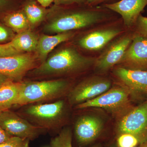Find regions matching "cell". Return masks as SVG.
<instances>
[{
  "label": "cell",
  "mask_w": 147,
  "mask_h": 147,
  "mask_svg": "<svg viewBox=\"0 0 147 147\" xmlns=\"http://www.w3.org/2000/svg\"><path fill=\"white\" fill-rule=\"evenodd\" d=\"M96 59L85 57L71 47L59 50L28 74L35 79L59 77L82 72L94 65Z\"/></svg>",
  "instance_id": "cell-1"
},
{
  "label": "cell",
  "mask_w": 147,
  "mask_h": 147,
  "mask_svg": "<svg viewBox=\"0 0 147 147\" xmlns=\"http://www.w3.org/2000/svg\"><path fill=\"white\" fill-rule=\"evenodd\" d=\"M105 13L98 8H66L54 5L50 9L48 16L51 19L44 30L48 33L57 34L86 28L102 21Z\"/></svg>",
  "instance_id": "cell-2"
},
{
  "label": "cell",
  "mask_w": 147,
  "mask_h": 147,
  "mask_svg": "<svg viewBox=\"0 0 147 147\" xmlns=\"http://www.w3.org/2000/svg\"><path fill=\"white\" fill-rule=\"evenodd\" d=\"M72 88L69 81L64 79L22 81V87L15 105L21 107L53 102L67 96Z\"/></svg>",
  "instance_id": "cell-3"
},
{
  "label": "cell",
  "mask_w": 147,
  "mask_h": 147,
  "mask_svg": "<svg viewBox=\"0 0 147 147\" xmlns=\"http://www.w3.org/2000/svg\"><path fill=\"white\" fill-rule=\"evenodd\" d=\"M35 126L46 131H56L63 125L67 116V102L64 99L20 107L16 113Z\"/></svg>",
  "instance_id": "cell-4"
},
{
  "label": "cell",
  "mask_w": 147,
  "mask_h": 147,
  "mask_svg": "<svg viewBox=\"0 0 147 147\" xmlns=\"http://www.w3.org/2000/svg\"><path fill=\"white\" fill-rule=\"evenodd\" d=\"M135 93L137 92L126 86L116 87L93 99L76 105L75 108L77 109L101 108L112 113H120L125 109L127 110L131 109L128 108L130 107V97L132 94Z\"/></svg>",
  "instance_id": "cell-5"
},
{
  "label": "cell",
  "mask_w": 147,
  "mask_h": 147,
  "mask_svg": "<svg viewBox=\"0 0 147 147\" xmlns=\"http://www.w3.org/2000/svg\"><path fill=\"white\" fill-rule=\"evenodd\" d=\"M41 64L37 56L31 53L0 57V73L15 82H22L24 76Z\"/></svg>",
  "instance_id": "cell-6"
},
{
  "label": "cell",
  "mask_w": 147,
  "mask_h": 147,
  "mask_svg": "<svg viewBox=\"0 0 147 147\" xmlns=\"http://www.w3.org/2000/svg\"><path fill=\"white\" fill-rule=\"evenodd\" d=\"M0 125L11 136L30 141L34 140L46 131L44 129L32 124L9 109L0 113Z\"/></svg>",
  "instance_id": "cell-7"
},
{
  "label": "cell",
  "mask_w": 147,
  "mask_h": 147,
  "mask_svg": "<svg viewBox=\"0 0 147 147\" xmlns=\"http://www.w3.org/2000/svg\"><path fill=\"white\" fill-rule=\"evenodd\" d=\"M112 86L109 79L95 76L85 79L71 88L67 94L69 105H76L91 100L108 90Z\"/></svg>",
  "instance_id": "cell-8"
},
{
  "label": "cell",
  "mask_w": 147,
  "mask_h": 147,
  "mask_svg": "<svg viewBox=\"0 0 147 147\" xmlns=\"http://www.w3.org/2000/svg\"><path fill=\"white\" fill-rule=\"evenodd\" d=\"M117 134L129 133L144 142L147 139V99L127 111L117 126Z\"/></svg>",
  "instance_id": "cell-9"
},
{
  "label": "cell",
  "mask_w": 147,
  "mask_h": 147,
  "mask_svg": "<svg viewBox=\"0 0 147 147\" xmlns=\"http://www.w3.org/2000/svg\"><path fill=\"white\" fill-rule=\"evenodd\" d=\"M104 122L99 117L93 115H83L76 119L74 132L76 141L80 146L94 142L101 134Z\"/></svg>",
  "instance_id": "cell-10"
},
{
  "label": "cell",
  "mask_w": 147,
  "mask_h": 147,
  "mask_svg": "<svg viewBox=\"0 0 147 147\" xmlns=\"http://www.w3.org/2000/svg\"><path fill=\"white\" fill-rule=\"evenodd\" d=\"M134 38L132 33L120 38L110 44L96 60L94 65L98 71L105 72L119 63Z\"/></svg>",
  "instance_id": "cell-11"
},
{
  "label": "cell",
  "mask_w": 147,
  "mask_h": 147,
  "mask_svg": "<svg viewBox=\"0 0 147 147\" xmlns=\"http://www.w3.org/2000/svg\"><path fill=\"white\" fill-rule=\"evenodd\" d=\"M119 63L125 68L147 71V38L134 36Z\"/></svg>",
  "instance_id": "cell-12"
},
{
  "label": "cell",
  "mask_w": 147,
  "mask_h": 147,
  "mask_svg": "<svg viewBox=\"0 0 147 147\" xmlns=\"http://www.w3.org/2000/svg\"><path fill=\"white\" fill-rule=\"evenodd\" d=\"M147 6V0H121L117 2L106 4L104 7L119 13L127 28H132L137 19Z\"/></svg>",
  "instance_id": "cell-13"
},
{
  "label": "cell",
  "mask_w": 147,
  "mask_h": 147,
  "mask_svg": "<svg viewBox=\"0 0 147 147\" xmlns=\"http://www.w3.org/2000/svg\"><path fill=\"white\" fill-rule=\"evenodd\" d=\"M120 29L110 28L91 32L79 40L80 47L89 51L102 49L114 38L120 34Z\"/></svg>",
  "instance_id": "cell-14"
},
{
  "label": "cell",
  "mask_w": 147,
  "mask_h": 147,
  "mask_svg": "<svg viewBox=\"0 0 147 147\" xmlns=\"http://www.w3.org/2000/svg\"><path fill=\"white\" fill-rule=\"evenodd\" d=\"M114 72L131 90L141 94H147V71L119 67L116 68Z\"/></svg>",
  "instance_id": "cell-15"
},
{
  "label": "cell",
  "mask_w": 147,
  "mask_h": 147,
  "mask_svg": "<svg viewBox=\"0 0 147 147\" xmlns=\"http://www.w3.org/2000/svg\"><path fill=\"white\" fill-rule=\"evenodd\" d=\"M74 34L70 32L57 34L53 36L42 35L38 39L36 52L41 63L47 59V56L58 45L70 39Z\"/></svg>",
  "instance_id": "cell-16"
},
{
  "label": "cell",
  "mask_w": 147,
  "mask_h": 147,
  "mask_svg": "<svg viewBox=\"0 0 147 147\" xmlns=\"http://www.w3.org/2000/svg\"><path fill=\"white\" fill-rule=\"evenodd\" d=\"M39 38L30 29L20 32L9 42L11 46L20 53L36 51Z\"/></svg>",
  "instance_id": "cell-17"
},
{
  "label": "cell",
  "mask_w": 147,
  "mask_h": 147,
  "mask_svg": "<svg viewBox=\"0 0 147 147\" xmlns=\"http://www.w3.org/2000/svg\"><path fill=\"white\" fill-rule=\"evenodd\" d=\"M22 86V82L9 80L0 86V106L9 109L15 102Z\"/></svg>",
  "instance_id": "cell-18"
},
{
  "label": "cell",
  "mask_w": 147,
  "mask_h": 147,
  "mask_svg": "<svg viewBox=\"0 0 147 147\" xmlns=\"http://www.w3.org/2000/svg\"><path fill=\"white\" fill-rule=\"evenodd\" d=\"M22 9L26 15L30 26H35L42 22L50 12V9L43 7L35 0H25Z\"/></svg>",
  "instance_id": "cell-19"
},
{
  "label": "cell",
  "mask_w": 147,
  "mask_h": 147,
  "mask_svg": "<svg viewBox=\"0 0 147 147\" xmlns=\"http://www.w3.org/2000/svg\"><path fill=\"white\" fill-rule=\"evenodd\" d=\"M7 26L18 33L28 30L30 27L26 15L22 9L13 11L3 18Z\"/></svg>",
  "instance_id": "cell-20"
},
{
  "label": "cell",
  "mask_w": 147,
  "mask_h": 147,
  "mask_svg": "<svg viewBox=\"0 0 147 147\" xmlns=\"http://www.w3.org/2000/svg\"><path fill=\"white\" fill-rule=\"evenodd\" d=\"M72 131L69 127L63 129L59 134L52 139L51 147H73Z\"/></svg>",
  "instance_id": "cell-21"
},
{
  "label": "cell",
  "mask_w": 147,
  "mask_h": 147,
  "mask_svg": "<svg viewBox=\"0 0 147 147\" xmlns=\"http://www.w3.org/2000/svg\"><path fill=\"white\" fill-rule=\"evenodd\" d=\"M116 144L117 147H138L144 143L139 137L129 133L117 134Z\"/></svg>",
  "instance_id": "cell-22"
},
{
  "label": "cell",
  "mask_w": 147,
  "mask_h": 147,
  "mask_svg": "<svg viewBox=\"0 0 147 147\" xmlns=\"http://www.w3.org/2000/svg\"><path fill=\"white\" fill-rule=\"evenodd\" d=\"M132 28V33L134 37L139 36L147 38V17L140 14Z\"/></svg>",
  "instance_id": "cell-23"
},
{
  "label": "cell",
  "mask_w": 147,
  "mask_h": 147,
  "mask_svg": "<svg viewBox=\"0 0 147 147\" xmlns=\"http://www.w3.org/2000/svg\"><path fill=\"white\" fill-rule=\"evenodd\" d=\"M30 140L20 137H11L0 144V147H28Z\"/></svg>",
  "instance_id": "cell-24"
},
{
  "label": "cell",
  "mask_w": 147,
  "mask_h": 147,
  "mask_svg": "<svg viewBox=\"0 0 147 147\" xmlns=\"http://www.w3.org/2000/svg\"><path fill=\"white\" fill-rule=\"evenodd\" d=\"M22 53L14 49L9 42L7 44H0V57L14 56Z\"/></svg>",
  "instance_id": "cell-25"
},
{
  "label": "cell",
  "mask_w": 147,
  "mask_h": 147,
  "mask_svg": "<svg viewBox=\"0 0 147 147\" xmlns=\"http://www.w3.org/2000/svg\"><path fill=\"white\" fill-rule=\"evenodd\" d=\"M86 0H54V5L67 6L85 3Z\"/></svg>",
  "instance_id": "cell-26"
},
{
  "label": "cell",
  "mask_w": 147,
  "mask_h": 147,
  "mask_svg": "<svg viewBox=\"0 0 147 147\" xmlns=\"http://www.w3.org/2000/svg\"><path fill=\"white\" fill-rule=\"evenodd\" d=\"M16 3V0H0V11L10 9Z\"/></svg>",
  "instance_id": "cell-27"
},
{
  "label": "cell",
  "mask_w": 147,
  "mask_h": 147,
  "mask_svg": "<svg viewBox=\"0 0 147 147\" xmlns=\"http://www.w3.org/2000/svg\"><path fill=\"white\" fill-rule=\"evenodd\" d=\"M11 137L0 125V144L5 142Z\"/></svg>",
  "instance_id": "cell-28"
},
{
  "label": "cell",
  "mask_w": 147,
  "mask_h": 147,
  "mask_svg": "<svg viewBox=\"0 0 147 147\" xmlns=\"http://www.w3.org/2000/svg\"><path fill=\"white\" fill-rule=\"evenodd\" d=\"M8 32L4 27L0 26V42H3L7 39Z\"/></svg>",
  "instance_id": "cell-29"
},
{
  "label": "cell",
  "mask_w": 147,
  "mask_h": 147,
  "mask_svg": "<svg viewBox=\"0 0 147 147\" xmlns=\"http://www.w3.org/2000/svg\"><path fill=\"white\" fill-rule=\"evenodd\" d=\"M108 0H86L85 3L87 5L92 7Z\"/></svg>",
  "instance_id": "cell-30"
},
{
  "label": "cell",
  "mask_w": 147,
  "mask_h": 147,
  "mask_svg": "<svg viewBox=\"0 0 147 147\" xmlns=\"http://www.w3.org/2000/svg\"><path fill=\"white\" fill-rule=\"evenodd\" d=\"M54 0H36L43 7H47L54 2Z\"/></svg>",
  "instance_id": "cell-31"
},
{
  "label": "cell",
  "mask_w": 147,
  "mask_h": 147,
  "mask_svg": "<svg viewBox=\"0 0 147 147\" xmlns=\"http://www.w3.org/2000/svg\"><path fill=\"white\" fill-rule=\"evenodd\" d=\"M9 80H12L8 76L0 73V86L5 82H8Z\"/></svg>",
  "instance_id": "cell-32"
},
{
  "label": "cell",
  "mask_w": 147,
  "mask_h": 147,
  "mask_svg": "<svg viewBox=\"0 0 147 147\" xmlns=\"http://www.w3.org/2000/svg\"><path fill=\"white\" fill-rule=\"evenodd\" d=\"M138 147H147V139Z\"/></svg>",
  "instance_id": "cell-33"
},
{
  "label": "cell",
  "mask_w": 147,
  "mask_h": 147,
  "mask_svg": "<svg viewBox=\"0 0 147 147\" xmlns=\"http://www.w3.org/2000/svg\"><path fill=\"white\" fill-rule=\"evenodd\" d=\"M9 108H6V107H3V106H0V113L3 111V110H5L6 109H8Z\"/></svg>",
  "instance_id": "cell-34"
},
{
  "label": "cell",
  "mask_w": 147,
  "mask_h": 147,
  "mask_svg": "<svg viewBox=\"0 0 147 147\" xmlns=\"http://www.w3.org/2000/svg\"><path fill=\"white\" fill-rule=\"evenodd\" d=\"M107 147H117L116 143H113L108 146Z\"/></svg>",
  "instance_id": "cell-35"
},
{
  "label": "cell",
  "mask_w": 147,
  "mask_h": 147,
  "mask_svg": "<svg viewBox=\"0 0 147 147\" xmlns=\"http://www.w3.org/2000/svg\"><path fill=\"white\" fill-rule=\"evenodd\" d=\"M92 147H102V146L100 144H97L94 145Z\"/></svg>",
  "instance_id": "cell-36"
}]
</instances>
